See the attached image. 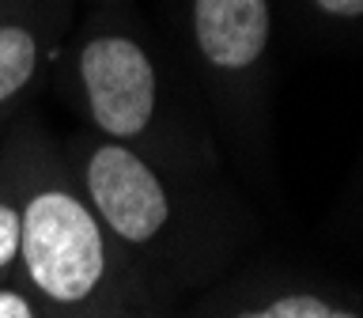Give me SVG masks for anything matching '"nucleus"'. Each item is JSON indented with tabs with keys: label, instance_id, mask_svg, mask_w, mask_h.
<instances>
[{
	"label": "nucleus",
	"instance_id": "obj_1",
	"mask_svg": "<svg viewBox=\"0 0 363 318\" xmlns=\"http://www.w3.org/2000/svg\"><path fill=\"white\" fill-rule=\"evenodd\" d=\"M61 144L65 170L99 224L140 269L186 303L235 273L254 216L220 178H178L129 148L76 129Z\"/></svg>",
	"mask_w": 363,
	"mask_h": 318
},
{
	"label": "nucleus",
	"instance_id": "obj_2",
	"mask_svg": "<svg viewBox=\"0 0 363 318\" xmlns=\"http://www.w3.org/2000/svg\"><path fill=\"white\" fill-rule=\"evenodd\" d=\"M53 76L72 102L79 129L129 148L178 178H220L223 144L193 91L167 53L133 16L129 0L87 4L72 23Z\"/></svg>",
	"mask_w": 363,
	"mask_h": 318
},
{
	"label": "nucleus",
	"instance_id": "obj_3",
	"mask_svg": "<svg viewBox=\"0 0 363 318\" xmlns=\"http://www.w3.org/2000/svg\"><path fill=\"white\" fill-rule=\"evenodd\" d=\"M19 280L42 318H178L182 307L99 224L45 129L23 201Z\"/></svg>",
	"mask_w": 363,
	"mask_h": 318
},
{
	"label": "nucleus",
	"instance_id": "obj_4",
	"mask_svg": "<svg viewBox=\"0 0 363 318\" xmlns=\"http://www.w3.org/2000/svg\"><path fill=\"white\" fill-rule=\"evenodd\" d=\"M186 76L204 110L250 167L272 159L277 0H170Z\"/></svg>",
	"mask_w": 363,
	"mask_h": 318
},
{
	"label": "nucleus",
	"instance_id": "obj_5",
	"mask_svg": "<svg viewBox=\"0 0 363 318\" xmlns=\"http://www.w3.org/2000/svg\"><path fill=\"white\" fill-rule=\"evenodd\" d=\"M178 318H363V292L306 269L254 265L197 292Z\"/></svg>",
	"mask_w": 363,
	"mask_h": 318
},
{
	"label": "nucleus",
	"instance_id": "obj_6",
	"mask_svg": "<svg viewBox=\"0 0 363 318\" xmlns=\"http://www.w3.org/2000/svg\"><path fill=\"white\" fill-rule=\"evenodd\" d=\"M76 23V0H0V118H16L53 76Z\"/></svg>",
	"mask_w": 363,
	"mask_h": 318
},
{
	"label": "nucleus",
	"instance_id": "obj_7",
	"mask_svg": "<svg viewBox=\"0 0 363 318\" xmlns=\"http://www.w3.org/2000/svg\"><path fill=\"white\" fill-rule=\"evenodd\" d=\"M42 125L16 114L0 136V284L19 280V250H23V201L38 152Z\"/></svg>",
	"mask_w": 363,
	"mask_h": 318
},
{
	"label": "nucleus",
	"instance_id": "obj_8",
	"mask_svg": "<svg viewBox=\"0 0 363 318\" xmlns=\"http://www.w3.org/2000/svg\"><path fill=\"white\" fill-rule=\"evenodd\" d=\"M303 34L329 45H363V0H288Z\"/></svg>",
	"mask_w": 363,
	"mask_h": 318
},
{
	"label": "nucleus",
	"instance_id": "obj_9",
	"mask_svg": "<svg viewBox=\"0 0 363 318\" xmlns=\"http://www.w3.org/2000/svg\"><path fill=\"white\" fill-rule=\"evenodd\" d=\"M0 318H42L34 295L27 292L23 280H4L0 284Z\"/></svg>",
	"mask_w": 363,
	"mask_h": 318
},
{
	"label": "nucleus",
	"instance_id": "obj_10",
	"mask_svg": "<svg viewBox=\"0 0 363 318\" xmlns=\"http://www.w3.org/2000/svg\"><path fill=\"white\" fill-rule=\"evenodd\" d=\"M8 125H11V118H0V136H4V129H8Z\"/></svg>",
	"mask_w": 363,
	"mask_h": 318
},
{
	"label": "nucleus",
	"instance_id": "obj_11",
	"mask_svg": "<svg viewBox=\"0 0 363 318\" xmlns=\"http://www.w3.org/2000/svg\"><path fill=\"white\" fill-rule=\"evenodd\" d=\"M87 4H118V0H87Z\"/></svg>",
	"mask_w": 363,
	"mask_h": 318
},
{
	"label": "nucleus",
	"instance_id": "obj_12",
	"mask_svg": "<svg viewBox=\"0 0 363 318\" xmlns=\"http://www.w3.org/2000/svg\"><path fill=\"white\" fill-rule=\"evenodd\" d=\"M356 197H359V201H363V182H359V186H356Z\"/></svg>",
	"mask_w": 363,
	"mask_h": 318
}]
</instances>
